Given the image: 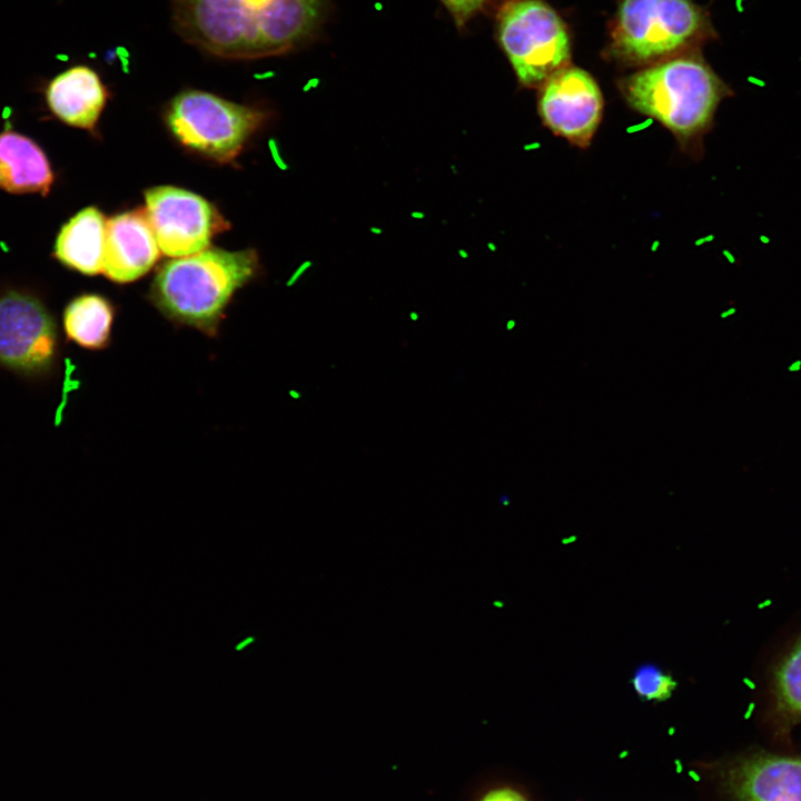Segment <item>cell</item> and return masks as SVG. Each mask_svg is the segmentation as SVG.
<instances>
[{
    "label": "cell",
    "instance_id": "obj_1",
    "mask_svg": "<svg viewBox=\"0 0 801 801\" xmlns=\"http://www.w3.org/2000/svg\"><path fill=\"white\" fill-rule=\"evenodd\" d=\"M320 0H175L174 21L189 43L228 59L277 56L308 38Z\"/></svg>",
    "mask_w": 801,
    "mask_h": 801
},
{
    "label": "cell",
    "instance_id": "obj_2",
    "mask_svg": "<svg viewBox=\"0 0 801 801\" xmlns=\"http://www.w3.org/2000/svg\"><path fill=\"white\" fill-rule=\"evenodd\" d=\"M635 111L659 121L690 154L701 152L720 102L730 88L694 52L647 66L619 81Z\"/></svg>",
    "mask_w": 801,
    "mask_h": 801
},
{
    "label": "cell",
    "instance_id": "obj_3",
    "mask_svg": "<svg viewBox=\"0 0 801 801\" xmlns=\"http://www.w3.org/2000/svg\"><path fill=\"white\" fill-rule=\"evenodd\" d=\"M253 249L207 248L165 263L150 289L152 304L169 319L212 336L237 289L256 274Z\"/></svg>",
    "mask_w": 801,
    "mask_h": 801
},
{
    "label": "cell",
    "instance_id": "obj_4",
    "mask_svg": "<svg viewBox=\"0 0 801 801\" xmlns=\"http://www.w3.org/2000/svg\"><path fill=\"white\" fill-rule=\"evenodd\" d=\"M714 36L708 14L691 0H620L611 51L624 63L647 67Z\"/></svg>",
    "mask_w": 801,
    "mask_h": 801
},
{
    "label": "cell",
    "instance_id": "obj_5",
    "mask_svg": "<svg viewBox=\"0 0 801 801\" xmlns=\"http://www.w3.org/2000/svg\"><path fill=\"white\" fill-rule=\"evenodd\" d=\"M59 330L43 298L17 286L0 288V369L28 383H44L57 373Z\"/></svg>",
    "mask_w": 801,
    "mask_h": 801
},
{
    "label": "cell",
    "instance_id": "obj_6",
    "mask_svg": "<svg viewBox=\"0 0 801 801\" xmlns=\"http://www.w3.org/2000/svg\"><path fill=\"white\" fill-rule=\"evenodd\" d=\"M266 113L216 95L186 90L166 113L172 135L186 147L225 164L233 161L265 123Z\"/></svg>",
    "mask_w": 801,
    "mask_h": 801
},
{
    "label": "cell",
    "instance_id": "obj_7",
    "mask_svg": "<svg viewBox=\"0 0 801 801\" xmlns=\"http://www.w3.org/2000/svg\"><path fill=\"white\" fill-rule=\"evenodd\" d=\"M497 18L501 44L525 87L540 88L568 66L571 46L566 27L543 0H507Z\"/></svg>",
    "mask_w": 801,
    "mask_h": 801
},
{
    "label": "cell",
    "instance_id": "obj_8",
    "mask_svg": "<svg viewBox=\"0 0 801 801\" xmlns=\"http://www.w3.org/2000/svg\"><path fill=\"white\" fill-rule=\"evenodd\" d=\"M145 200V211L160 251L171 258L209 248L217 234L230 228L211 202L181 188H149Z\"/></svg>",
    "mask_w": 801,
    "mask_h": 801
},
{
    "label": "cell",
    "instance_id": "obj_9",
    "mask_svg": "<svg viewBox=\"0 0 801 801\" xmlns=\"http://www.w3.org/2000/svg\"><path fill=\"white\" fill-rule=\"evenodd\" d=\"M540 89L537 109L543 125L576 147H589L604 108L602 92L593 77L581 68L566 66Z\"/></svg>",
    "mask_w": 801,
    "mask_h": 801
},
{
    "label": "cell",
    "instance_id": "obj_10",
    "mask_svg": "<svg viewBox=\"0 0 801 801\" xmlns=\"http://www.w3.org/2000/svg\"><path fill=\"white\" fill-rule=\"evenodd\" d=\"M730 801H801V758L754 753L723 773Z\"/></svg>",
    "mask_w": 801,
    "mask_h": 801
},
{
    "label": "cell",
    "instance_id": "obj_11",
    "mask_svg": "<svg viewBox=\"0 0 801 801\" xmlns=\"http://www.w3.org/2000/svg\"><path fill=\"white\" fill-rule=\"evenodd\" d=\"M160 248L145 208L107 219L102 274L116 283H130L157 263Z\"/></svg>",
    "mask_w": 801,
    "mask_h": 801
},
{
    "label": "cell",
    "instance_id": "obj_12",
    "mask_svg": "<svg viewBox=\"0 0 801 801\" xmlns=\"http://www.w3.org/2000/svg\"><path fill=\"white\" fill-rule=\"evenodd\" d=\"M44 100L51 113L66 125L92 130L108 100L99 75L88 66H72L50 79Z\"/></svg>",
    "mask_w": 801,
    "mask_h": 801
},
{
    "label": "cell",
    "instance_id": "obj_13",
    "mask_svg": "<svg viewBox=\"0 0 801 801\" xmlns=\"http://www.w3.org/2000/svg\"><path fill=\"white\" fill-rule=\"evenodd\" d=\"M55 175L44 151L29 137L0 132V189L10 194L47 196Z\"/></svg>",
    "mask_w": 801,
    "mask_h": 801
},
{
    "label": "cell",
    "instance_id": "obj_14",
    "mask_svg": "<svg viewBox=\"0 0 801 801\" xmlns=\"http://www.w3.org/2000/svg\"><path fill=\"white\" fill-rule=\"evenodd\" d=\"M107 219L96 207H87L60 229L53 257L63 266L87 276L102 273Z\"/></svg>",
    "mask_w": 801,
    "mask_h": 801
},
{
    "label": "cell",
    "instance_id": "obj_15",
    "mask_svg": "<svg viewBox=\"0 0 801 801\" xmlns=\"http://www.w3.org/2000/svg\"><path fill=\"white\" fill-rule=\"evenodd\" d=\"M770 719L780 735L801 722V632L772 665Z\"/></svg>",
    "mask_w": 801,
    "mask_h": 801
},
{
    "label": "cell",
    "instance_id": "obj_16",
    "mask_svg": "<svg viewBox=\"0 0 801 801\" xmlns=\"http://www.w3.org/2000/svg\"><path fill=\"white\" fill-rule=\"evenodd\" d=\"M113 316V307L103 296L81 294L63 309L66 339L86 349H102L109 344Z\"/></svg>",
    "mask_w": 801,
    "mask_h": 801
},
{
    "label": "cell",
    "instance_id": "obj_17",
    "mask_svg": "<svg viewBox=\"0 0 801 801\" xmlns=\"http://www.w3.org/2000/svg\"><path fill=\"white\" fill-rule=\"evenodd\" d=\"M634 692L645 701L662 702L676 689L675 679L663 668L646 663L635 669L631 678Z\"/></svg>",
    "mask_w": 801,
    "mask_h": 801
},
{
    "label": "cell",
    "instance_id": "obj_18",
    "mask_svg": "<svg viewBox=\"0 0 801 801\" xmlns=\"http://www.w3.org/2000/svg\"><path fill=\"white\" fill-rule=\"evenodd\" d=\"M473 801H528V799L511 785L498 784L482 790Z\"/></svg>",
    "mask_w": 801,
    "mask_h": 801
},
{
    "label": "cell",
    "instance_id": "obj_19",
    "mask_svg": "<svg viewBox=\"0 0 801 801\" xmlns=\"http://www.w3.org/2000/svg\"><path fill=\"white\" fill-rule=\"evenodd\" d=\"M458 26L464 24L483 4L484 0H443Z\"/></svg>",
    "mask_w": 801,
    "mask_h": 801
}]
</instances>
